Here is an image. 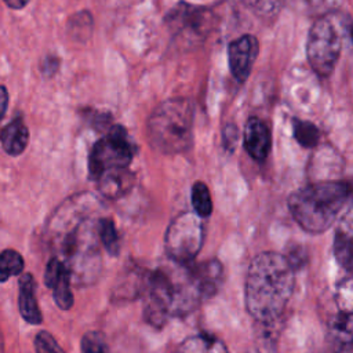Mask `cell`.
I'll return each mask as SVG.
<instances>
[{
    "instance_id": "17",
    "label": "cell",
    "mask_w": 353,
    "mask_h": 353,
    "mask_svg": "<svg viewBox=\"0 0 353 353\" xmlns=\"http://www.w3.org/2000/svg\"><path fill=\"white\" fill-rule=\"evenodd\" d=\"M175 353H228L225 343L208 334H199L181 342Z\"/></svg>"
},
{
    "instance_id": "25",
    "label": "cell",
    "mask_w": 353,
    "mask_h": 353,
    "mask_svg": "<svg viewBox=\"0 0 353 353\" xmlns=\"http://www.w3.org/2000/svg\"><path fill=\"white\" fill-rule=\"evenodd\" d=\"M36 353H65L57 339L47 331H40L34 336Z\"/></svg>"
},
{
    "instance_id": "7",
    "label": "cell",
    "mask_w": 353,
    "mask_h": 353,
    "mask_svg": "<svg viewBox=\"0 0 353 353\" xmlns=\"http://www.w3.org/2000/svg\"><path fill=\"white\" fill-rule=\"evenodd\" d=\"M134 156L132 142L125 130L120 125L112 127L92 148L88 157L91 178L97 179L101 174L112 170L128 168Z\"/></svg>"
},
{
    "instance_id": "1",
    "label": "cell",
    "mask_w": 353,
    "mask_h": 353,
    "mask_svg": "<svg viewBox=\"0 0 353 353\" xmlns=\"http://www.w3.org/2000/svg\"><path fill=\"white\" fill-rule=\"evenodd\" d=\"M102 204L91 193L83 192L63 200L48 218L44 240L79 287L94 284L102 272L98 221Z\"/></svg>"
},
{
    "instance_id": "14",
    "label": "cell",
    "mask_w": 353,
    "mask_h": 353,
    "mask_svg": "<svg viewBox=\"0 0 353 353\" xmlns=\"http://www.w3.org/2000/svg\"><path fill=\"white\" fill-rule=\"evenodd\" d=\"M332 252L339 263L347 273L352 272V214L350 208L346 211L345 216L339 222L335 236H334V245Z\"/></svg>"
},
{
    "instance_id": "2",
    "label": "cell",
    "mask_w": 353,
    "mask_h": 353,
    "mask_svg": "<svg viewBox=\"0 0 353 353\" xmlns=\"http://www.w3.org/2000/svg\"><path fill=\"white\" fill-rule=\"evenodd\" d=\"M295 287V269L285 255L265 251L250 263L244 299L256 323H276L283 316Z\"/></svg>"
},
{
    "instance_id": "12",
    "label": "cell",
    "mask_w": 353,
    "mask_h": 353,
    "mask_svg": "<svg viewBox=\"0 0 353 353\" xmlns=\"http://www.w3.org/2000/svg\"><path fill=\"white\" fill-rule=\"evenodd\" d=\"M244 148L256 161H263L272 146V137L268 125L258 117L248 119L244 127Z\"/></svg>"
},
{
    "instance_id": "5",
    "label": "cell",
    "mask_w": 353,
    "mask_h": 353,
    "mask_svg": "<svg viewBox=\"0 0 353 353\" xmlns=\"http://www.w3.org/2000/svg\"><path fill=\"white\" fill-rule=\"evenodd\" d=\"M343 30H349V23L335 14H327L314 21L307 34L306 55L312 69L321 77L330 76L339 59Z\"/></svg>"
},
{
    "instance_id": "13",
    "label": "cell",
    "mask_w": 353,
    "mask_h": 353,
    "mask_svg": "<svg viewBox=\"0 0 353 353\" xmlns=\"http://www.w3.org/2000/svg\"><path fill=\"white\" fill-rule=\"evenodd\" d=\"M19 313L23 320L32 325L41 323L43 316L36 299V281L30 273H25L19 277Z\"/></svg>"
},
{
    "instance_id": "9",
    "label": "cell",
    "mask_w": 353,
    "mask_h": 353,
    "mask_svg": "<svg viewBox=\"0 0 353 353\" xmlns=\"http://www.w3.org/2000/svg\"><path fill=\"white\" fill-rule=\"evenodd\" d=\"M171 28L176 33H183L185 36L194 34L196 37H203L208 32L211 14L208 10L197 8L192 6H179L167 17Z\"/></svg>"
},
{
    "instance_id": "15",
    "label": "cell",
    "mask_w": 353,
    "mask_h": 353,
    "mask_svg": "<svg viewBox=\"0 0 353 353\" xmlns=\"http://www.w3.org/2000/svg\"><path fill=\"white\" fill-rule=\"evenodd\" d=\"M97 181L102 196L106 199H119L132 188L134 175L128 168H120L101 174Z\"/></svg>"
},
{
    "instance_id": "8",
    "label": "cell",
    "mask_w": 353,
    "mask_h": 353,
    "mask_svg": "<svg viewBox=\"0 0 353 353\" xmlns=\"http://www.w3.org/2000/svg\"><path fill=\"white\" fill-rule=\"evenodd\" d=\"M259 52V43L252 34H243L228 47L230 73L239 83H244L251 73Z\"/></svg>"
},
{
    "instance_id": "27",
    "label": "cell",
    "mask_w": 353,
    "mask_h": 353,
    "mask_svg": "<svg viewBox=\"0 0 353 353\" xmlns=\"http://www.w3.org/2000/svg\"><path fill=\"white\" fill-rule=\"evenodd\" d=\"M58 65H59L58 58H55V57H47V58L41 62V72H43L46 76H51V74H54V73L58 70Z\"/></svg>"
},
{
    "instance_id": "23",
    "label": "cell",
    "mask_w": 353,
    "mask_h": 353,
    "mask_svg": "<svg viewBox=\"0 0 353 353\" xmlns=\"http://www.w3.org/2000/svg\"><path fill=\"white\" fill-rule=\"evenodd\" d=\"M81 353H110L106 338L99 331H88L83 335L80 343Z\"/></svg>"
},
{
    "instance_id": "30",
    "label": "cell",
    "mask_w": 353,
    "mask_h": 353,
    "mask_svg": "<svg viewBox=\"0 0 353 353\" xmlns=\"http://www.w3.org/2000/svg\"><path fill=\"white\" fill-rule=\"evenodd\" d=\"M0 353H4V339H3L1 330H0Z\"/></svg>"
},
{
    "instance_id": "21",
    "label": "cell",
    "mask_w": 353,
    "mask_h": 353,
    "mask_svg": "<svg viewBox=\"0 0 353 353\" xmlns=\"http://www.w3.org/2000/svg\"><path fill=\"white\" fill-rule=\"evenodd\" d=\"M192 205L194 214L200 218H207L212 212V200L210 190L204 182H194L192 186Z\"/></svg>"
},
{
    "instance_id": "26",
    "label": "cell",
    "mask_w": 353,
    "mask_h": 353,
    "mask_svg": "<svg viewBox=\"0 0 353 353\" xmlns=\"http://www.w3.org/2000/svg\"><path fill=\"white\" fill-rule=\"evenodd\" d=\"M223 146L228 149V150H233L236 142H237V128L236 125H226V128L223 130Z\"/></svg>"
},
{
    "instance_id": "24",
    "label": "cell",
    "mask_w": 353,
    "mask_h": 353,
    "mask_svg": "<svg viewBox=\"0 0 353 353\" xmlns=\"http://www.w3.org/2000/svg\"><path fill=\"white\" fill-rule=\"evenodd\" d=\"M254 14L262 18L274 17L280 11L284 0H241Z\"/></svg>"
},
{
    "instance_id": "11",
    "label": "cell",
    "mask_w": 353,
    "mask_h": 353,
    "mask_svg": "<svg viewBox=\"0 0 353 353\" xmlns=\"http://www.w3.org/2000/svg\"><path fill=\"white\" fill-rule=\"evenodd\" d=\"M148 270L141 268L137 263H130L127 268L119 274V279L112 291V299L114 302H125L134 301L143 295Z\"/></svg>"
},
{
    "instance_id": "28",
    "label": "cell",
    "mask_w": 353,
    "mask_h": 353,
    "mask_svg": "<svg viewBox=\"0 0 353 353\" xmlns=\"http://www.w3.org/2000/svg\"><path fill=\"white\" fill-rule=\"evenodd\" d=\"M7 105H8V92H7L6 87L0 85V120L3 119V116L7 112Z\"/></svg>"
},
{
    "instance_id": "19",
    "label": "cell",
    "mask_w": 353,
    "mask_h": 353,
    "mask_svg": "<svg viewBox=\"0 0 353 353\" xmlns=\"http://www.w3.org/2000/svg\"><path fill=\"white\" fill-rule=\"evenodd\" d=\"M23 258L15 250H4L0 252V283L14 276H19L23 270Z\"/></svg>"
},
{
    "instance_id": "29",
    "label": "cell",
    "mask_w": 353,
    "mask_h": 353,
    "mask_svg": "<svg viewBox=\"0 0 353 353\" xmlns=\"http://www.w3.org/2000/svg\"><path fill=\"white\" fill-rule=\"evenodd\" d=\"M6 4L10 7V8H14V10H19V8H23L29 0H4Z\"/></svg>"
},
{
    "instance_id": "20",
    "label": "cell",
    "mask_w": 353,
    "mask_h": 353,
    "mask_svg": "<svg viewBox=\"0 0 353 353\" xmlns=\"http://www.w3.org/2000/svg\"><path fill=\"white\" fill-rule=\"evenodd\" d=\"M292 131H294V138L303 148H313L319 143L320 131L310 121L292 119Z\"/></svg>"
},
{
    "instance_id": "3",
    "label": "cell",
    "mask_w": 353,
    "mask_h": 353,
    "mask_svg": "<svg viewBox=\"0 0 353 353\" xmlns=\"http://www.w3.org/2000/svg\"><path fill=\"white\" fill-rule=\"evenodd\" d=\"M349 197L350 185L346 182H316L294 192L288 199V208L305 232L319 234L338 219Z\"/></svg>"
},
{
    "instance_id": "16",
    "label": "cell",
    "mask_w": 353,
    "mask_h": 353,
    "mask_svg": "<svg viewBox=\"0 0 353 353\" xmlns=\"http://www.w3.org/2000/svg\"><path fill=\"white\" fill-rule=\"evenodd\" d=\"M0 142L4 152L10 156H19L28 146L29 130L21 116L14 117L1 131Z\"/></svg>"
},
{
    "instance_id": "18",
    "label": "cell",
    "mask_w": 353,
    "mask_h": 353,
    "mask_svg": "<svg viewBox=\"0 0 353 353\" xmlns=\"http://www.w3.org/2000/svg\"><path fill=\"white\" fill-rule=\"evenodd\" d=\"M98 239L109 255L117 256L120 252V237L114 222L108 216H101L98 221Z\"/></svg>"
},
{
    "instance_id": "4",
    "label": "cell",
    "mask_w": 353,
    "mask_h": 353,
    "mask_svg": "<svg viewBox=\"0 0 353 353\" xmlns=\"http://www.w3.org/2000/svg\"><path fill=\"white\" fill-rule=\"evenodd\" d=\"M193 120L194 106L189 99L172 98L160 103L148 121L150 145L164 154L188 150L193 142Z\"/></svg>"
},
{
    "instance_id": "10",
    "label": "cell",
    "mask_w": 353,
    "mask_h": 353,
    "mask_svg": "<svg viewBox=\"0 0 353 353\" xmlns=\"http://www.w3.org/2000/svg\"><path fill=\"white\" fill-rule=\"evenodd\" d=\"M44 283L52 291L54 301L59 309L69 310L73 306L70 276L58 258L51 256L48 261L44 272Z\"/></svg>"
},
{
    "instance_id": "6",
    "label": "cell",
    "mask_w": 353,
    "mask_h": 353,
    "mask_svg": "<svg viewBox=\"0 0 353 353\" xmlns=\"http://www.w3.org/2000/svg\"><path fill=\"white\" fill-rule=\"evenodd\" d=\"M204 243V225L194 212H182L168 225L164 234V250L174 263L185 265L196 259Z\"/></svg>"
},
{
    "instance_id": "22",
    "label": "cell",
    "mask_w": 353,
    "mask_h": 353,
    "mask_svg": "<svg viewBox=\"0 0 353 353\" xmlns=\"http://www.w3.org/2000/svg\"><path fill=\"white\" fill-rule=\"evenodd\" d=\"M91 30H92V18H91L90 12L81 11V12L72 15V18L69 19L68 32L73 39H76V40L84 39L85 40L87 37H90Z\"/></svg>"
}]
</instances>
